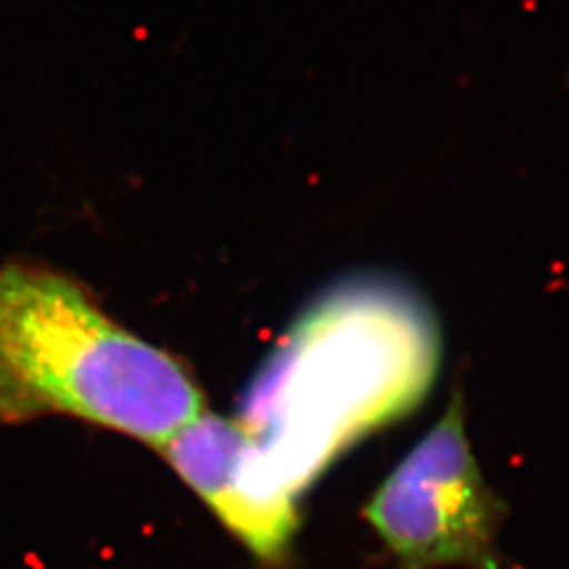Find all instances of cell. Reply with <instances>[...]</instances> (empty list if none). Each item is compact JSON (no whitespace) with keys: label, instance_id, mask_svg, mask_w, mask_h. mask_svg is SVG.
<instances>
[{"label":"cell","instance_id":"obj_1","mask_svg":"<svg viewBox=\"0 0 569 569\" xmlns=\"http://www.w3.org/2000/svg\"><path fill=\"white\" fill-rule=\"evenodd\" d=\"M203 413L169 352L114 323L60 272L0 264V420L72 416L163 448Z\"/></svg>","mask_w":569,"mask_h":569},{"label":"cell","instance_id":"obj_2","mask_svg":"<svg viewBox=\"0 0 569 569\" xmlns=\"http://www.w3.org/2000/svg\"><path fill=\"white\" fill-rule=\"evenodd\" d=\"M401 569H498L496 533L505 517L477 465L462 395L407 453L363 509Z\"/></svg>","mask_w":569,"mask_h":569},{"label":"cell","instance_id":"obj_3","mask_svg":"<svg viewBox=\"0 0 569 569\" xmlns=\"http://www.w3.org/2000/svg\"><path fill=\"white\" fill-rule=\"evenodd\" d=\"M161 449L247 549L268 561L283 555L298 528V496L277 479L243 422L201 413Z\"/></svg>","mask_w":569,"mask_h":569}]
</instances>
